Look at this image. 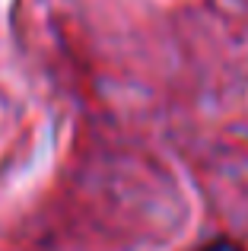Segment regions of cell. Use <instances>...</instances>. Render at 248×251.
<instances>
[{
  "label": "cell",
  "mask_w": 248,
  "mask_h": 251,
  "mask_svg": "<svg viewBox=\"0 0 248 251\" xmlns=\"http://www.w3.org/2000/svg\"><path fill=\"white\" fill-rule=\"evenodd\" d=\"M200 251H242V245H236L232 239H217V242H210L207 248H200Z\"/></svg>",
  "instance_id": "6da1fadb"
}]
</instances>
